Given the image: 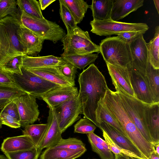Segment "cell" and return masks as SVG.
Here are the masks:
<instances>
[{"label": "cell", "instance_id": "6da1fadb", "mask_svg": "<svg viewBox=\"0 0 159 159\" xmlns=\"http://www.w3.org/2000/svg\"><path fill=\"white\" fill-rule=\"evenodd\" d=\"M80 94L84 118L101 129L96 118L99 102L103 99L108 89L105 78L97 67L92 64L80 74L78 79Z\"/></svg>", "mask_w": 159, "mask_h": 159}, {"label": "cell", "instance_id": "7a4b0ae2", "mask_svg": "<svg viewBox=\"0 0 159 159\" xmlns=\"http://www.w3.org/2000/svg\"><path fill=\"white\" fill-rule=\"evenodd\" d=\"M102 102L109 111L125 130L129 139L143 155L152 150V145L143 136L129 116L116 91L107 90Z\"/></svg>", "mask_w": 159, "mask_h": 159}, {"label": "cell", "instance_id": "3957f363", "mask_svg": "<svg viewBox=\"0 0 159 159\" xmlns=\"http://www.w3.org/2000/svg\"><path fill=\"white\" fill-rule=\"evenodd\" d=\"M21 25L11 16L0 19V67L14 56L26 55L19 35Z\"/></svg>", "mask_w": 159, "mask_h": 159}, {"label": "cell", "instance_id": "277c9868", "mask_svg": "<svg viewBox=\"0 0 159 159\" xmlns=\"http://www.w3.org/2000/svg\"><path fill=\"white\" fill-rule=\"evenodd\" d=\"M99 51L106 63L129 69L132 57L129 44L118 36L109 37L102 40Z\"/></svg>", "mask_w": 159, "mask_h": 159}, {"label": "cell", "instance_id": "5b68a950", "mask_svg": "<svg viewBox=\"0 0 159 159\" xmlns=\"http://www.w3.org/2000/svg\"><path fill=\"white\" fill-rule=\"evenodd\" d=\"M121 103L139 131L149 143H153L148 131L145 119V111L151 104L143 102L128 93L119 85L112 83Z\"/></svg>", "mask_w": 159, "mask_h": 159}, {"label": "cell", "instance_id": "8992f818", "mask_svg": "<svg viewBox=\"0 0 159 159\" xmlns=\"http://www.w3.org/2000/svg\"><path fill=\"white\" fill-rule=\"evenodd\" d=\"M19 9L20 23L41 39L56 43L61 40L66 35L64 30L56 22L45 18L41 20L33 18Z\"/></svg>", "mask_w": 159, "mask_h": 159}, {"label": "cell", "instance_id": "52a82bcc", "mask_svg": "<svg viewBox=\"0 0 159 159\" xmlns=\"http://www.w3.org/2000/svg\"><path fill=\"white\" fill-rule=\"evenodd\" d=\"M61 41L64 50L62 55L100 52L99 46L92 41L88 32L78 26L71 34H66Z\"/></svg>", "mask_w": 159, "mask_h": 159}, {"label": "cell", "instance_id": "ba28073f", "mask_svg": "<svg viewBox=\"0 0 159 159\" xmlns=\"http://www.w3.org/2000/svg\"><path fill=\"white\" fill-rule=\"evenodd\" d=\"M90 24L91 31L100 36L117 34L126 32L145 33L149 29L145 23H131L114 21L111 19L103 20H93Z\"/></svg>", "mask_w": 159, "mask_h": 159}, {"label": "cell", "instance_id": "9c48e42d", "mask_svg": "<svg viewBox=\"0 0 159 159\" xmlns=\"http://www.w3.org/2000/svg\"><path fill=\"white\" fill-rule=\"evenodd\" d=\"M22 75L14 74L15 82L19 87L25 93L36 98L50 89L60 86L50 82L22 67Z\"/></svg>", "mask_w": 159, "mask_h": 159}, {"label": "cell", "instance_id": "30bf717a", "mask_svg": "<svg viewBox=\"0 0 159 159\" xmlns=\"http://www.w3.org/2000/svg\"><path fill=\"white\" fill-rule=\"evenodd\" d=\"M60 129L64 132L80 118L82 114V105L79 93L75 98L54 107Z\"/></svg>", "mask_w": 159, "mask_h": 159}, {"label": "cell", "instance_id": "8fae6325", "mask_svg": "<svg viewBox=\"0 0 159 159\" xmlns=\"http://www.w3.org/2000/svg\"><path fill=\"white\" fill-rule=\"evenodd\" d=\"M36 98L24 93L12 99L17 106L21 126L25 127L28 125L32 124L38 119L40 112Z\"/></svg>", "mask_w": 159, "mask_h": 159}, {"label": "cell", "instance_id": "7c38bea8", "mask_svg": "<svg viewBox=\"0 0 159 159\" xmlns=\"http://www.w3.org/2000/svg\"><path fill=\"white\" fill-rule=\"evenodd\" d=\"M144 33L140 34L129 43L132 62L130 68L145 75L148 61L146 43L143 38Z\"/></svg>", "mask_w": 159, "mask_h": 159}, {"label": "cell", "instance_id": "4fadbf2b", "mask_svg": "<svg viewBox=\"0 0 159 159\" xmlns=\"http://www.w3.org/2000/svg\"><path fill=\"white\" fill-rule=\"evenodd\" d=\"M79 93L77 88L75 86H59L50 89L40 98L49 107H53L75 98Z\"/></svg>", "mask_w": 159, "mask_h": 159}, {"label": "cell", "instance_id": "5bb4252c", "mask_svg": "<svg viewBox=\"0 0 159 159\" xmlns=\"http://www.w3.org/2000/svg\"><path fill=\"white\" fill-rule=\"evenodd\" d=\"M47 128L43 139L38 148L40 155L44 148L54 147L62 139L54 107H49Z\"/></svg>", "mask_w": 159, "mask_h": 159}, {"label": "cell", "instance_id": "9a60e30c", "mask_svg": "<svg viewBox=\"0 0 159 159\" xmlns=\"http://www.w3.org/2000/svg\"><path fill=\"white\" fill-rule=\"evenodd\" d=\"M132 87L135 97L148 104L154 103L152 96L145 75L131 68L128 69Z\"/></svg>", "mask_w": 159, "mask_h": 159}, {"label": "cell", "instance_id": "2e32d148", "mask_svg": "<svg viewBox=\"0 0 159 159\" xmlns=\"http://www.w3.org/2000/svg\"><path fill=\"white\" fill-rule=\"evenodd\" d=\"M100 126L101 129L105 131L113 141L119 146L133 152L141 159H146L129 138L104 121L100 122Z\"/></svg>", "mask_w": 159, "mask_h": 159}, {"label": "cell", "instance_id": "e0dca14e", "mask_svg": "<svg viewBox=\"0 0 159 159\" xmlns=\"http://www.w3.org/2000/svg\"><path fill=\"white\" fill-rule=\"evenodd\" d=\"M19 35L26 55L35 56L41 51L44 40L21 24Z\"/></svg>", "mask_w": 159, "mask_h": 159}, {"label": "cell", "instance_id": "ac0fdd59", "mask_svg": "<svg viewBox=\"0 0 159 159\" xmlns=\"http://www.w3.org/2000/svg\"><path fill=\"white\" fill-rule=\"evenodd\" d=\"M144 0H114L111 14L112 20L118 21L143 5Z\"/></svg>", "mask_w": 159, "mask_h": 159}, {"label": "cell", "instance_id": "d6986e66", "mask_svg": "<svg viewBox=\"0 0 159 159\" xmlns=\"http://www.w3.org/2000/svg\"><path fill=\"white\" fill-rule=\"evenodd\" d=\"M106 64L112 83H116L129 95L135 97L131 84L128 69L107 63Z\"/></svg>", "mask_w": 159, "mask_h": 159}, {"label": "cell", "instance_id": "ffe728a7", "mask_svg": "<svg viewBox=\"0 0 159 159\" xmlns=\"http://www.w3.org/2000/svg\"><path fill=\"white\" fill-rule=\"evenodd\" d=\"M145 119L153 145L159 143V103H154L147 107Z\"/></svg>", "mask_w": 159, "mask_h": 159}, {"label": "cell", "instance_id": "44dd1931", "mask_svg": "<svg viewBox=\"0 0 159 159\" xmlns=\"http://www.w3.org/2000/svg\"><path fill=\"white\" fill-rule=\"evenodd\" d=\"M65 61L61 57L53 55L34 57L22 56V68L27 70L50 66H55Z\"/></svg>", "mask_w": 159, "mask_h": 159}, {"label": "cell", "instance_id": "7402d4cb", "mask_svg": "<svg viewBox=\"0 0 159 159\" xmlns=\"http://www.w3.org/2000/svg\"><path fill=\"white\" fill-rule=\"evenodd\" d=\"M34 148H37L30 137L28 135H23L5 139L2 144L1 149L5 153L22 151Z\"/></svg>", "mask_w": 159, "mask_h": 159}, {"label": "cell", "instance_id": "603a6c76", "mask_svg": "<svg viewBox=\"0 0 159 159\" xmlns=\"http://www.w3.org/2000/svg\"><path fill=\"white\" fill-rule=\"evenodd\" d=\"M86 151V148L72 150L51 147L46 148L42 153L40 159H75L81 157Z\"/></svg>", "mask_w": 159, "mask_h": 159}, {"label": "cell", "instance_id": "cb8c5ba5", "mask_svg": "<svg viewBox=\"0 0 159 159\" xmlns=\"http://www.w3.org/2000/svg\"><path fill=\"white\" fill-rule=\"evenodd\" d=\"M27 70L46 80L60 86H73L60 73L56 66Z\"/></svg>", "mask_w": 159, "mask_h": 159}, {"label": "cell", "instance_id": "d4e9b609", "mask_svg": "<svg viewBox=\"0 0 159 159\" xmlns=\"http://www.w3.org/2000/svg\"><path fill=\"white\" fill-rule=\"evenodd\" d=\"M114 0H93L89 6L93 20H103L111 19V12Z\"/></svg>", "mask_w": 159, "mask_h": 159}, {"label": "cell", "instance_id": "484cf974", "mask_svg": "<svg viewBox=\"0 0 159 159\" xmlns=\"http://www.w3.org/2000/svg\"><path fill=\"white\" fill-rule=\"evenodd\" d=\"M103 99H101L99 102L96 111V118L98 124L100 126V122L104 121L129 138L123 128L104 105Z\"/></svg>", "mask_w": 159, "mask_h": 159}, {"label": "cell", "instance_id": "4316f807", "mask_svg": "<svg viewBox=\"0 0 159 159\" xmlns=\"http://www.w3.org/2000/svg\"><path fill=\"white\" fill-rule=\"evenodd\" d=\"M145 77L152 96L154 102L159 103V69H154L148 59Z\"/></svg>", "mask_w": 159, "mask_h": 159}, {"label": "cell", "instance_id": "83f0119b", "mask_svg": "<svg viewBox=\"0 0 159 159\" xmlns=\"http://www.w3.org/2000/svg\"><path fill=\"white\" fill-rule=\"evenodd\" d=\"M73 16L77 24L84 17L89 6L83 0H61Z\"/></svg>", "mask_w": 159, "mask_h": 159}, {"label": "cell", "instance_id": "f1b7e54d", "mask_svg": "<svg viewBox=\"0 0 159 159\" xmlns=\"http://www.w3.org/2000/svg\"><path fill=\"white\" fill-rule=\"evenodd\" d=\"M155 30L153 38L146 43V46L149 61L154 69H159V26Z\"/></svg>", "mask_w": 159, "mask_h": 159}, {"label": "cell", "instance_id": "f546056e", "mask_svg": "<svg viewBox=\"0 0 159 159\" xmlns=\"http://www.w3.org/2000/svg\"><path fill=\"white\" fill-rule=\"evenodd\" d=\"M47 124H29L25 127L22 131L23 135H28L31 138L38 148L45 134Z\"/></svg>", "mask_w": 159, "mask_h": 159}, {"label": "cell", "instance_id": "4dcf8cb0", "mask_svg": "<svg viewBox=\"0 0 159 159\" xmlns=\"http://www.w3.org/2000/svg\"><path fill=\"white\" fill-rule=\"evenodd\" d=\"M61 57L77 68L83 69L88 65L94 62L98 57V55L90 53L81 55H61Z\"/></svg>", "mask_w": 159, "mask_h": 159}, {"label": "cell", "instance_id": "1f68e13d", "mask_svg": "<svg viewBox=\"0 0 159 159\" xmlns=\"http://www.w3.org/2000/svg\"><path fill=\"white\" fill-rule=\"evenodd\" d=\"M19 8L33 18L43 19L39 2L36 0H17Z\"/></svg>", "mask_w": 159, "mask_h": 159}, {"label": "cell", "instance_id": "d6a6232c", "mask_svg": "<svg viewBox=\"0 0 159 159\" xmlns=\"http://www.w3.org/2000/svg\"><path fill=\"white\" fill-rule=\"evenodd\" d=\"M20 15L16 0H0V19L9 16L20 21Z\"/></svg>", "mask_w": 159, "mask_h": 159}, {"label": "cell", "instance_id": "836d02e7", "mask_svg": "<svg viewBox=\"0 0 159 159\" xmlns=\"http://www.w3.org/2000/svg\"><path fill=\"white\" fill-rule=\"evenodd\" d=\"M59 1L61 18L66 28L67 32V34H70L77 26V24L73 16L66 5L61 0Z\"/></svg>", "mask_w": 159, "mask_h": 159}, {"label": "cell", "instance_id": "e575fe53", "mask_svg": "<svg viewBox=\"0 0 159 159\" xmlns=\"http://www.w3.org/2000/svg\"><path fill=\"white\" fill-rule=\"evenodd\" d=\"M92 150L96 153L101 159H114L113 153L107 149L94 139L91 133L87 134Z\"/></svg>", "mask_w": 159, "mask_h": 159}, {"label": "cell", "instance_id": "d590c367", "mask_svg": "<svg viewBox=\"0 0 159 159\" xmlns=\"http://www.w3.org/2000/svg\"><path fill=\"white\" fill-rule=\"evenodd\" d=\"M56 67L60 73L73 86L75 85V79L77 69L76 67L66 61Z\"/></svg>", "mask_w": 159, "mask_h": 159}, {"label": "cell", "instance_id": "8d00e7d4", "mask_svg": "<svg viewBox=\"0 0 159 159\" xmlns=\"http://www.w3.org/2000/svg\"><path fill=\"white\" fill-rule=\"evenodd\" d=\"M101 130L102 132V135L104 140L109 149L115 155L123 154L135 159H141L133 152L119 146L113 141L105 131L103 130Z\"/></svg>", "mask_w": 159, "mask_h": 159}, {"label": "cell", "instance_id": "74e56055", "mask_svg": "<svg viewBox=\"0 0 159 159\" xmlns=\"http://www.w3.org/2000/svg\"><path fill=\"white\" fill-rule=\"evenodd\" d=\"M4 154L8 159H38L40 155L37 148Z\"/></svg>", "mask_w": 159, "mask_h": 159}, {"label": "cell", "instance_id": "f35d334b", "mask_svg": "<svg viewBox=\"0 0 159 159\" xmlns=\"http://www.w3.org/2000/svg\"><path fill=\"white\" fill-rule=\"evenodd\" d=\"M23 56L19 55L11 58L0 68L14 74L22 75Z\"/></svg>", "mask_w": 159, "mask_h": 159}, {"label": "cell", "instance_id": "ab89813d", "mask_svg": "<svg viewBox=\"0 0 159 159\" xmlns=\"http://www.w3.org/2000/svg\"><path fill=\"white\" fill-rule=\"evenodd\" d=\"M55 148L77 150L85 148V144L80 140L75 138L62 139L54 147Z\"/></svg>", "mask_w": 159, "mask_h": 159}, {"label": "cell", "instance_id": "60d3db41", "mask_svg": "<svg viewBox=\"0 0 159 159\" xmlns=\"http://www.w3.org/2000/svg\"><path fill=\"white\" fill-rule=\"evenodd\" d=\"M74 132L86 134L94 133L96 126L89 119L84 118L80 119L74 126Z\"/></svg>", "mask_w": 159, "mask_h": 159}, {"label": "cell", "instance_id": "b9f144b4", "mask_svg": "<svg viewBox=\"0 0 159 159\" xmlns=\"http://www.w3.org/2000/svg\"><path fill=\"white\" fill-rule=\"evenodd\" d=\"M24 93L23 90L17 87L0 84V100H12Z\"/></svg>", "mask_w": 159, "mask_h": 159}, {"label": "cell", "instance_id": "7bdbcfd3", "mask_svg": "<svg viewBox=\"0 0 159 159\" xmlns=\"http://www.w3.org/2000/svg\"><path fill=\"white\" fill-rule=\"evenodd\" d=\"M14 74L0 68V84L16 86L19 88L15 82Z\"/></svg>", "mask_w": 159, "mask_h": 159}, {"label": "cell", "instance_id": "ee69618b", "mask_svg": "<svg viewBox=\"0 0 159 159\" xmlns=\"http://www.w3.org/2000/svg\"><path fill=\"white\" fill-rule=\"evenodd\" d=\"M0 112L5 113L20 121V117L17 106L12 100L4 106Z\"/></svg>", "mask_w": 159, "mask_h": 159}, {"label": "cell", "instance_id": "f6af8a7d", "mask_svg": "<svg viewBox=\"0 0 159 159\" xmlns=\"http://www.w3.org/2000/svg\"><path fill=\"white\" fill-rule=\"evenodd\" d=\"M0 118L2 124L12 128H17L21 126L20 121L5 113L0 112Z\"/></svg>", "mask_w": 159, "mask_h": 159}, {"label": "cell", "instance_id": "bcb514c9", "mask_svg": "<svg viewBox=\"0 0 159 159\" xmlns=\"http://www.w3.org/2000/svg\"><path fill=\"white\" fill-rule=\"evenodd\" d=\"M142 33H145L141 32H126L118 34L117 36L125 42L129 44Z\"/></svg>", "mask_w": 159, "mask_h": 159}, {"label": "cell", "instance_id": "7dc6e473", "mask_svg": "<svg viewBox=\"0 0 159 159\" xmlns=\"http://www.w3.org/2000/svg\"><path fill=\"white\" fill-rule=\"evenodd\" d=\"M91 134L94 139L97 141V142L101 144L106 149H109V147L105 140H103L102 139L96 135L94 133H91Z\"/></svg>", "mask_w": 159, "mask_h": 159}, {"label": "cell", "instance_id": "c3c4849f", "mask_svg": "<svg viewBox=\"0 0 159 159\" xmlns=\"http://www.w3.org/2000/svg\"><path fill=\"white\" fill-rule=\"evenodd\" d=\"M55 1V0H39V2L41 10H44L47 7Z\"/></svg>", "mask_w": 159, "mask_h": 159}, {"label": "cell", "instance_id": "681fc988", "mask_svg": "<svg viewBox=\"0 0 159 159\" xmlns=\"http://www.w3.org/2000/svg\"><path fill=\"white\" fill-rule=\"evenodd\" d=\"M114 159H135L131 157L122 154L115 155Z\"/></svg>", "mask_w": 159, "mask_h": 159}, {"label": "cell", "instance_id": "f907efd6", "mask_svg": "<svg viewBox=\"0 0 159 159\" xmlns=\"http://www.w3.org/2000/svg\"><path fill=\"white\" fill-rule=\"evenodd\" d=\"M11 100L8 99L0 100V110H1Z\"/></svg>", "mask_w": 159, "mask_h": 159}, {"label": "cell", "instance_id": "816d5d0a", "mask_svg": "<svg viewBox=\"0 0 159 159\" xmlns=\"http://www.w3.org/2000/svg\"><path fill=\"white\" fill-rule=\"evenodd\" d=\"M149 159H159V155L154 151L151 153Z\"/></svg>", "mask_w": 159, "mask_h": 159}, {"label": "cell", "instance_id": "f5cc1de1", "mask_svg": "<svg viewBox=\"0 0 159 159\" xmlns=\"http://www.w3.org/2000/svg\"><path fill=\"white\" fill-rule=\"evenodd\" d=\"M154 151L158 155H159V143L154 145Z\"/></svg>", "mask_w": 159, "mask_h": 159}, {"label": "cell", "instance_id": "db71d44e", "mask_svg": "<svg viewBox=\"0 0 159 159\" xmlns=\"http://www.w3.org/2000/svg\"><path fill=\"white\" fill-rule=\"evenodd\" d=\"M155 7L157 9L158 14H159V0H153Z\"/></svg>", "mask_w": 159, "mask_h": 159}, {"label": "cell", "instance_id": "11a10c76", "mask_svg": "<svg viewBox=\"0 0 159 159\" xmlns=\"http://www.w3.org/2000/svg\"><path fill=\"white\" fill-rule=\"evenodd\" d=\"M2 127V125H0V129Z\"/></svg>", "mask_w": 159, "mask_h": 159}, {"label": "cell", "instance_id": "9f6ffc18", "mask_svg": "<svg viewBox=\"0 0 159 159\" xmlns=\"http://www.w3.org/2000/svg\"><path fill=\"white\" fill-rule=\"evenodd\" d=\"M96 159L93 158V159Z\"/></svg>", "mask_w": 159, "mask_h": 159}]
</instances>
